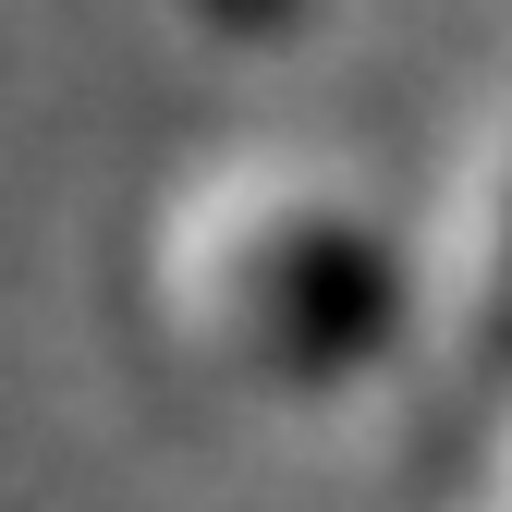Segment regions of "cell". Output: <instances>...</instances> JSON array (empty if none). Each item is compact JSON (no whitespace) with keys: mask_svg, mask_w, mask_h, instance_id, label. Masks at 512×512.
<instances>
[{"mask_svg":"<svg viewBox=\"0 0 512 512\" xmlns=\"http://www.w3.org/2000/svg\"><path fill=\"white\" fill-rule=\"evenodd\" d=\"M244 317H256V354L269 366H342L391 330V269L330 232V220H293L244 256Z\"/></svg>","mask_w":512,"mask_h":512,"instance_id":"cell-1","label":"cell"},{"mask_svg":"<svg viewBox=\"0 0 512 512\" xmlns=\"http://www.w3.org/2000/svg\"><path fill=\"white\" fill-rule=\"evenodd\" d=\"M500 342H512V330H500Z\"/></svg>","mask_w":512,"mask_h":512,"instance_id":"cell-2","label":"cell"}]
</instances>
